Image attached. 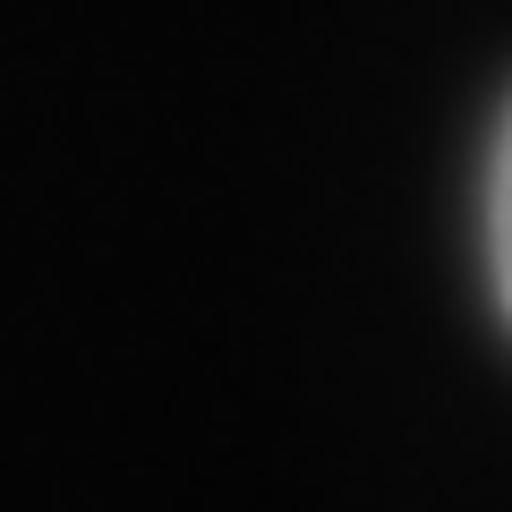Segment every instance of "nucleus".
<instances>
[{"label":"nucleus","mask_w":512,"mask_h":512,"mask_svg":"<svg viewBox=\"0 0 512 512\" xmlns=\"http://www.w3.org/2000/svg\"><path fill=\"white\" fill-rule=\"evenodd\" d=\"M487 265H495V299L512 316V111L495 128V163H487Z\"/></svg>","instance_id":"obj_1"}]
</instances>
